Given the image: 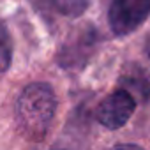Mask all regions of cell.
I'll return each instance as SVG.
<instances>
[{"instance_id": "5b68a950", "label": "cell", "mask_w": 150, "mask_h": 150, "mask_svg": "<svg viewBox=\"0 0 150 150\" xmlns=\"http://www.w3.org/2000/svg\"><path fill=\"white\" fill-rule=\"evenodd\" d=\"M11 58H13V42H11L6 25L0 20V72L9 69Z\"/></svg>"}, {"instance_id": "3957f363", "label": "cell", "mask_w": 150, "mask_h": 150, "mask_svg": "<svg viewBox=\"0 0 150 150\" xmlns=\"http://www.w3.org/2000/svg\"><path fill=\"white\" fill-rule=\"evenodd\" d=\"M136 110V103L132 96L125 90H117L110 94L97 110V120L108 129L124 127Z\"/></svg>"}, {"instance_id": "52a82bcc", "label": "cell", "mask_w": 150, "mask_h": 150, "mask_svg": "<svg viewBox=\"0 0 150 150\" xmlns=\"http://www.w3.org/2000/svg\"><path fill=\"white\" fill-rule=\"evenodd\" d=\"M145 55H146V58H148V62H150V35H148V39H146V42H145Z\"/></svg>"}, {"instance_id": "277c9868", "label": "cell", "mask_w": 150, "mask_h": 150, "mask_svg": "<svg viewBox=\"0 0 150 150\" xmlns=\"http://www.w3.org/2000/svg\"><path fill=\"white\" fill-rule=\"evenodd\" d=\"M30 2L42 14L62 18H76L87 7V0H30Z\"/></svg>"}, {"instance_id": "8992f818", "label": "cell", "mask_w": 150, "mask_h": 150, "mask_svg": "<svg viewBox=\"0 0 150 150\" xmlns=\"http://www.w3.org/2000/svg\"><path fill=\"white\" fill-rule=\"evenodd\" d=\"M110 150H141V148L136 146V145H117V146H113Z\"/></svg>"}, {"instance_id": "6da1fadb", "label": "cell", "mask_w": 150, "mask_h": 150, "mask_svg": "<svg viewBox=\"0 0 150 150\" xmlns=\"http://www.w3.org/2000/svg\"><path fill=\"white\" fill-rule=\"evenodd\" d=\"M57 97L46 83H32L21 90L16 99V124L28 139H42L55 118Z\"/></svg>"}, {"instance_id": "7a4b0ae2", "label": "cell", "mask_w": 150, "mask_h": 150, "mask_svg": "<svg viewBox=\"0 0 150 150\" xmlns=\"http://www.w3.org/2000/svg\"><path fill=\"white\" fill-rule=\"evenodd\" d=\"M150 14V0H113L108 13V21L117 35L134 32Z\"/></svg>"}]
</instances>
